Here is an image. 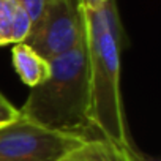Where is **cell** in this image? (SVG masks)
Returning <instances> with one entry per match:
<instances>
[{
    "label": "cell",
    "instance_id": "6da1fadb",
    "mask_svg": "<svg viewBox=\"0 0 161 161\" xmlns=\"http://www.w3.org/2000/svg\"><path fill=\"white\" fill-rule=\"evenodd\" d=\"M80 7V5H79ZM89 62L90 122L100 139L123 148L131 144L120 93L123 27L115 0L98 10L80 7Z\"/></svg>",
    "mask_w": 161,
    "mask_h": 161
},
{
    "label": "cell",
    "instance_id": "7a4b0ae2",
    "mask_svg": "<svg viewBox=\"0 0 161 161\" xmlns=\"http://www.w3.org/2000/svg\"><path fill=\"white\" fill-rule=\"evenodd\" d=\"M51 73L33 87L19 115L51 131L93 137L86 35L68 52L49 60Z\"/></svg>",
    "mask_w": 161,
    "mask_h": 161
},
{
    "label": "cell",
    "instance_id": "3957f363",
    "mask_svg": "<svg viewBox=\"0 0 161 161\" xmlns=\"http://www.w3.org/2000/svg\"><path fill=\"white\" fill-rule=\"evenodd\" d=\"M87 141L90 139L51 131L19 115L0 126V161H60Z\"/></svg>",
    "mask_w": 161,
    "mask_h": 161
},
{
    "label": "cell",
    "instance_id": "277c9868",
    "mask_svg": "<svg viewBox=\"0 0 161 161\" xmlns=\"http://www.w3.org/2000/svg\"><path fill=\"white\" fill-rule=\"evenodd\" d=\"M84 21L79 0H47L41 19L32 25L25 44L46 60L71 51L82 38Z\"/></svg>",
    "mask_w": 161,
    "mask_h": 161
},
{
    "label": "cell",
    "instance_id": "5b68a950",
    "mask_svg": "<svg viewBox=\"0 0 161 161\" xmlns=\"http://www.w3.org/2000/svg\"><path fill=\"white\" fill-rule=\"evenodd\" d=\"M13 65L21 80L30 89L40 86L47 79L51 73V63L33 51L25 43H18L13 46Z\"/></svg>",
    "mask_w": 161,
    "mask_h": 161
},
{
    "label": "cell",
    "instance_id": "8992f818",
    "mask_svg": "<svg viewBox=\"0 0 161 161\" xmlns=\"http://www.w3.org/2000/svg\"><path fill=\"white\" fill-rule=\"evenodd\" d=\"M84 153L89 161H126V156L122 148L103 141V139H90L84 144Z\"/></svg>",
    "mask_w": 161,
    "mask_h": 161
},
{
    "label": "cell",
    "instance_id": "52a82bcc",
    "mask_svg": "<svg viewBox=\"0 0 161 161\" xmlns=\"http://www.w3.org/2000/svg\"><path fill=\"white\" fill-rule=\"evenodd\" d=\"M30 30H32V21L29 14L25 13V10L18 2L14 8V14H13V22H11V43L13 44L24 43Z\"/></svg>",
    "mask_w": 161,
    "mask_h": 161
},
{
    "label": "cell",
    "instance_id": "ba28073f",
    "mask_svg": "<svg viewBox=\"0 0 161 161\" xmlns=\"http://www.w3.org/2000/svg\"><path fill=\"white\" fill-rule=\"evenodd\" d=\"M16 5V0H0V46L11 43V22Z\"/></svg>",
    "mask_w": 161,
    "mask_h": 161
},
{
    "label": "cell",
    "instance_id": "9c48e42d",
    "mask_svg": "<svg viewBox=\"0 0 161 161\" xmlns=\"http://www.w3.org/2000/svg\"><path fill=\"white\" fill-rule=\"evenodd\" d=\"M19 3L25 10V13L29 14V18L32 21V25H35L41 19V16L46 10L47 0H19Z\"/></svg>",
    "mask_w": 161,
    "mask_h": 161
},
{
    "label": "cell",
    "instance_id": "30bf717a",
    "mask_svg": "<svg viewBox=\"0 0 161 161\" xmlns=\"http://www.w3.org/2000/svg\"><path fill=\"white\" fill-rule=\"evenodd\" d=\"M19 117V109H16L2 93H0V126L8 125Z\"/></svg>",
    "mask_w": 161,
    "mask_h": 161
},
{
    "label": "cell",
    "instance_id": "8fae6325",
    "mask_svg": "<svg viewBox=\"0 0 161 161\" xmlns=\"http://www.w3.org/2000/svg\"><path fill=\"white\" fill-rule=\"evenodd\" d=\"M122 150H123V153H125V156H126V161H159L158 158L150 156V155L142 153L141 150L134 148V147H133V144H130V145L123 147Z\"/></svg>",
    "mask_w": 161,
    "mask_h": 161
},
{
    "label": "cell",
    "instance_id": "7c38bea8",
    "mask_svg": "<svg viewBox=\"0 0 161 161\" xmlns=\"http://www.w3.org/2000/svg\"><path fill=\"white\" fill-rule=\"evenodd\" d=\"M60 161H89V158H87V155L84 153V145H82L79 150H76L74 153L65 156V158L60 159Z\"/></svg>",
    "mask_w": 161,
    "mask_h": 161
},
{
    "label": "cell",
    "instance_id": "4fadbf2b",
    "mask_svg": "<svg viewBox=\"0 0 161 161\" xmlns=\"http://www.w3.org/2000/svg\"><path fill=\"white\" fill-rule=\"evenodd\" d=\"M16 2H19V0H16Z\"/></svg>",
    "mask_w": 161,
    "mask_h": 161
}]
</instances>
